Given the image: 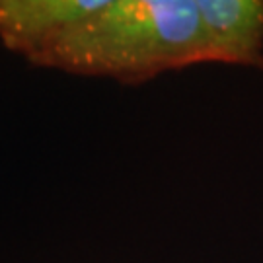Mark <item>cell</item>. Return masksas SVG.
Wrapping results in <instances>:
<instances>
[{"instance_id": "cell-1", "label": "cell", "mask_w": 263, "mask_h": 263, "mask_svg": "<svg viewBox=\"0 0 263 263\" xmlns=\"http://www.w3.org/2000/svg\"><path fill=\"white\" fill-rule=\"evenodd\" d=\"M199 63L209 51L195 0H105L33 66L135 86Z\"/></svg>"}, {"instance_id": "cell-2", "label": "cell", "mask_w": 263, "mask_h": 263, "mask_svg": "<svg viewBox=\"0 0 263 263\" xmlns=\"http://www.w3.org/2000/svg\"><path fill=\"white\" fill-rule=\"evenodd\" d=\"M105 0H0V41L31 65Z\"/></svg>"}, {"instance_id": "cell-3", "label": "cell", "mask_w": 263, "mask_h": 263, "mask_svg": "<svg viewBox=\"0 0 263 263\" xmlns=\"http://www.w3.org/2000/svg\"><path fill=\"white\" fill-rule=\"evenodd\" d=\"M209 63L263 68V0H195Z\"/></svg>"}]
</instances>
